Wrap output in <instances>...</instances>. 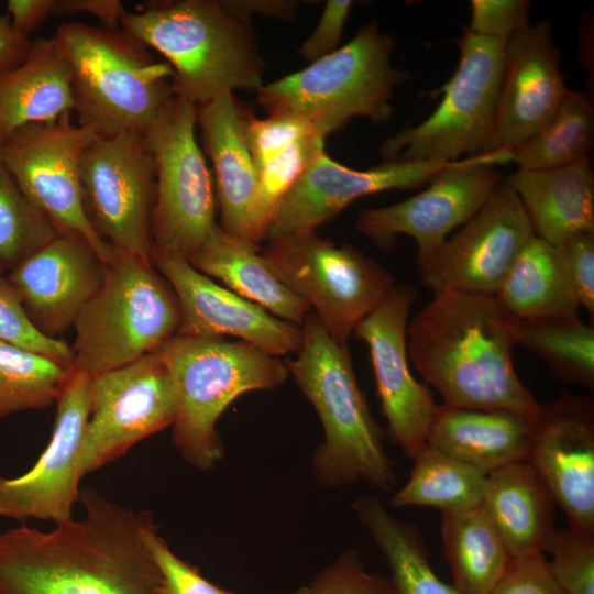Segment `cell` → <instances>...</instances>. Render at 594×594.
Returning <instances> with one entry per match:
<instances>
[{
  "label": "cell",
  "instance_id": "obj_1",
  "mask_svg": "<svg viewBox=\"0 0 594 594\" xmlns=\"http://www.w3.org/2000/svg\"><path fill=\"white\" fill-rule=\"evenodd\" d=\"M79 502V519L0 535V594H164L148 544L153 514L92 487L80 488Z\"/></svg>",
  "mask_w": 594,
  "mask_h": 594
},
{
  "label": "cell",
  "instance_id": "obj_2",
  "mask_svg": "<svg viewBox=\"0 0 594 594\" xmlns=\"http://www.w3.org/2000/svg\"><path fill=\"white\" fill-rule=\"evenodd\" d=\"M517 321L495 294L440 290L407 327L409 361L446 405L531 418L540 404L514 367Z\"/></svg>",
  "mask_w": 594,
  "mask_h": 594
},
{
  "label": "cell",
  "instance_id": "obj_3",
  "mask_svg": "<svg viewBox=\"0 0 594 594\" xmlns=\"http://www.w3.org/2000/svg\"><path fill=\"white\" fill-rule=\"evenodd\" d=\"M301 331L297 356L285 365L322 425L323 441L311 461L315 482L322 487L363 482L392 490L397 481L394 463L358 383L348 345L338 343L314 312Z\"/></svg>",
  "mask_w": 594,
  "mask_h": 594
},
{
  "label": "cell",
  "instance_id": "obj_4",
  "mask_svg": "<svg viewBox=\"0 0 594 594\" xmlns=\"http://www.w3.org/2000/svg\"><path fill=\"white\" fill-rule=\"evenodd\" d=\"M120 29L166 58L175 95L196 106L263 85L264 65L252 28L221 1L154 2L127 10Z\"/></svg>",
  "mask_w": 594,
  "mask_h": 594
},
{
  "label": "cell",
  "instance_id": "obj_5",
  "mask_svg": "<svg viewBox=\"0 0 594 594\" xmlns=\"http://www.w3.org/2000/svg\"><path fill=\"white\" fill-rule=\"evenodd\" d=\"M55 35L72 69L77 123L96 136L144 133L176 96L170 65L121 29L73 21Z\"/></svg>",
  "mask_w": 594,
  "mask_h": 594
},
{
  "label": "cell",
  "instance_id": "obj_6",
  "mask_svg": "<svg viewBox=\"0 0 594 594\" xmlns=\"http://www.w3.org/2000/svg\"><path fill=\"white\" fill-rule=\"evenodd\" d=\"M170 372L177 399L173 444L200 471L224 449L217 422L229 405L252 391L273 389L288 375L284 362L244 341L175 334L153 351Z\"/></svg>",
  "mask_w": 594,
  "mask_h": 594
},
{
  "label": "cell",
  "instance_id": "obj_7",
  "mask_svg": "<svg viewBox=\"0 0 594 594\" xmlns=\"http://www.w3.org/2000/svg\"><path fill=\"white\" fill-rule=\"evenodd\" d=\"M179 319L176 296L152 260L113 248L73 326L72 369L94 376L127 365L174 337Z\"/></svg>",
  "mask_w": 594,
  "mask_h": 594
},
{
  "label": "cell",
  "instance_id": "obj_8",
  "mask_svg": "<svg viewBox=\"0 0 594 594\" xmlns=\"http://www.w3.org/2000/svg\"><path fill=\"white\" fill-rule=\"evenodd\" d=\"M393 36L377 21L365 24L345 45L306 68L262 85L257 101L270 114L293 113L329 134L354 117L389 120L395 88L406 74L392 65Z\"/></svg>",
  "mask_w": 594,
  "mask_h": 594
},
{
  "label": "cell",
  "instance_id": "obj_9",
  "mask_svg": "<svg viewBox=\"0 0 594 594\" xmlns=\"http://www.w3.org/2000/svg\"><path fill=\"white\" fill-rule=\"evenodd\" d=\"M458 67L441 87L442 99L417 125L387 139L380 151L385 161L449 163L486 154L492 140L506 40L480 36L468 29L454 40Z\"/></svg>",
  "mask_w": 594,
  "mask_h": 594
},
{
  "label": "cell",
  "instance_id": "obj_10",
  "mask_svg": "<svg viewBox=\"0 0 594 594\" xmlns=\"http://www.w3.org/2000/svg\"><path fill=\"white\" fill-rule=\"evenodd\" d=\"M196 117L197 106L175 96L143 133L156 172L152 251L189 263L219 226L213 178L197 141Z\"/></svg>",
  "mask_w": 594,
  "mask_h": 594
},
{
  "label": "cell",
  "instance_id": "obj_11",
  "mask_svg": "<svg viewBox=\"0 0 594 594\" xmlns=\"http://www.w3.org/2000/svg\"><path fill=\"white\" fill-rule=\"evenodd\" d=\"M262 255L343 345L396 285L391 272L353 245L338 246L315 231L271 240Z\"/></svg>",
  "mask_w": 594,
  "mask_h": 594
},
{
  "label": "cell",
  "instance_id": "obj_12",
  "mask_svg": "<svg viewBox=\"0 0 594 594\" xmlns=\"http://www.w3.org/2000/svg\"><path fill=\"white\" fill-rule=\"evenodd\" d=\"M80 187L85 213L98 237L151 260L156 172L144 134L95 136L81 160Z\"/></svg>",
  "mask_w": 594,
  "mask_h": 594
},
{
  "label": "cell",
  "instance_id": "obj_13",
  "mask_svg": "<svg viewBox=\"0 0 594 594\" xmlns=\"http://www.w3.org/2000/svg\"><path fill=\"white\" fill-rule=\"evenodd\" d=\"M95 136L66 112L53 121L15 130L0 144V160L57 233L82 235L106 262L113 248L88 221L80 187L81 160Z\"/></svg>",
  "mask_w": 594,
  "mask_h": 594
},
{
  "label": "cell",
  "instance_id": "obj_14",
  "mask_svg": "<svg viewBox=\"0 0 594 594\" xmlns=\"http://www.w3.org/2000/svg\"><path fill=\"white\" fill-rule=\"evenodd\" d=\"M512 162L508 150L476 154L453 162L417 195L380 208L360 212L356 229L375 246L388 251L400 234L418 246L417 264L428 260L469 221L486 201L502 177L495 165Z\"/></svg>",
  "mask_w": 594,
  "mask_h": 594
},
{
  "label": "cell",
  "instance_id": "obj_15",
  "mask_svg": "<svg viewBox=\"0 0 594 594\" xmlns=\"http://www.w3.org/2000/svg\"><path fill=\"white\" fill-rule=\"evenodd\" d=\"M89 399L79 462L82 477L173 426L177 411L170 372L153 352L91 376Z\"/></svg>",
  "mask_w": 594,
  "mask_h": 594
},
{
  "label": "cell",
  "instance_id": "obj_16",
  "mask_svg": "<svg viewBox=\"0 0 594 594\" xmlns=\"http://www.w3.org/2000/svg\"><path fill=\"white\" fill-rule=\"evenodd\" d=\"M532 235L518 196L502 180L457 233L417 264L421 283L433 293L496 294Z\"/></svg>",
  "mask_w": 594,
  "mask_h": 594
},
{
  "label": "cell",
  "instance_id": "obj_17",
  "mask_svg": "<svg viewBox=\"0 0 594 594\" xmlns=\"http://www.w3.org/2000/svg\"><path fill=\"white\" fill-rule=\"evenodd\" d=\"M91 375L72 369L55 399L56 416L48 444L35 464L18 477L0 476V516L54 525L74 519L80 497L81 446L90 413Z\"/></svg>",
  "mask_w": 594,
  "mask_h": 594
},
{
  "label": "cell",
  "instance_id": "obj_18",
  "mask_svg": "<svg viewBox=\"0 0 594 594\" xmlns=\"http://www.w3.org/2000/svg\"><path fill=\"white\" fill-rule=\"evenodd\" d=\"M417 290L395 285L354 331L369 346L377 395L392 441L414 460L427 446L438 408L428 386L411 373L407 327Z\"/></svg>",
  "mask_w": 594,
  "mask_h": 594
},
{
  "label": "cell",
  "instance_id": "obj_19",
  "mask_svg": "<svg viewBox=\"0 0 594 594\" xmlns=\"http://www.w3.org/2000/svg\"><path fill=\"white\" fill-rule=\"evenodd\" d=\"M526 461L569 527L594 535V402L562 392L530 420Z\"/></svg>",
  "mask_w": 594,
  "mask_h": 594
},
{
  "label": "cell",
  "instance_id": "obj_20",
  "mask_svg": "<svg viewBox=\"0 0 594 594\" xmlns=\"http://www.w3.org/2000/svg\"><path fill=\"white\" fill-rule=\"evenodd\" d=\"M151 260L176 296L180 316L176 334L235 337L277 358L299 351L301 327L220 286L183 257L152 251Z\"/></svg>",
  "mask_w": 594,
  "mask_h": 594
},
{
  "label": "cell",
  "instance_id": "obj_21",
  "mask_svg": "<svg viewBox=\"0 0 594 594\" xmlns=\"http://www.w3.org/2000/svg\"><path fill=\"white\" fill-rule=\"evenodd\" d=\"M452 163L394 160L358 170L322 151L278 204L265 239L315 231L359 198L385 190L422 187Z\"/></svg>",
  "mask_w": 594,
  "mask_h": 594
},
{
  "label": "cell",
  "instance_id": "obj_22",
  "mask_svg": "<svg viewBox=\"0 0 594 594\" xmlns=\"http://www.w3.org/2000/svg\"><path fill=\"white\" fill-rule=\"evenodd\" d=\"M105 262L87 239L57 233L13 268L6 280L18 295L34 327L57 339L74 326L99 289Z\"/></svg>",
  "mask_w": 594,
  "mask_h": 594
},
{
  "label": "cell",
  "instance_id": "obj_23",
  "mask_svg": "<svg viewBox=\"0 0 594 594\" xmlns=\"http://www.w3.org/2000/svg\"><path fill=\"white\" fill-rule=\"evenodd\" d=\"M548 21L528 25L506 44L492 140L486 153L512 151L557 112L568 91Z\"/></svg>",
  "mask_w": 594,
  "mask_h": 594
},
{
  "label": "cell",
  "instance_id": "obj_24",
  "mask_svg": "<svg viewBox=\"0 0 594 594\" xmlns=\"http://www.w3.org/2000/svg\"><path fill=\"white\" fill-rule=\"evenodd\" d=\"M245 116L233 94H223L197 106L196 123L213 167L220 228L256 243L253 218L258 177L245 140Z\"/></svg>",
  "mask_w": 594,
  "mask_h": 594
},
{
  "label": "cell",
  "instance_id": "obj_25",
  "mask_svg": "<svg viewBox=\"0 0 594 594\" xmlns=\"http://www.w3.org/2000/svg\"><path fill=\"white\" fill-rule=\"evenodd\" d=\"M505 183L518 196L536 237L558 245L576 233L594 232L588 157L554 168H518Z\"/></svg>",
  "mask_w": 594,
  "mask_h": 594
},
{
  "label": "cell",
  "instance_id": "obj_26",
  "mask_svg": "<svg viewBox=\"0 0 594 594\" xmlns=\"http://www.w3.org/2000/svg\"><path fill=\"white\" fill-rule=\"evenodd\" d=\"M73 110L72 69L55 34L33 41L23 62L0 74V144L24 125Z\"/></svg>",
  "mask_w": 594,
  "mask_h": 594
},
{
  "label": "cell",
  "instance_id": "obj_27",
  "mask_svg": "<svg viewBox=\"0 0 594 594\" xmlns=\"http://www.w3.org/2000/svg\"><path fill=\"white\" fill-rule=\"evenodd\" d=\"M531 418L505 410L438 405L427 446L488 474L526 461Z\"/></svg>",
  "mask_w": 594,
  "mask_h": 594
},
{
  "label": "cell",
  "instance_id": "obj_28",
  "mask_svg": "<svg viewBox=\"0 0 594 594\" xmlns=\"http://www.w3.org/2000/svg\"><path fill=\"white\" fill-rule=\"evenodd\" d=\"M554 501L527 461L487 474L483 508L513 558L543 553L554 527Z\"/></svg>",
  "mask_w": 594,
  "mask_h": 594
},
{
  "label": "cell",
  "instance_id": "obj_29",
  "mask_svg": "<svg viewBox=\"0 0 594 594\" xmlns=\"http://www.w3.org/2000/svg\"><path fill=\"white\" fill-rule=\"evenodd\" d=\"M260 251V244L218 226L190 264L273 316L301 327L310 307L276 276Z\"/></svg>",
  "mask_w": 594,
  "mask_h": 594
},
{
  "label": "cell",
  "instance_id": "obj_30",
  "mask_svg": "<svg viewBox=\"0 0 594 594\" xmlns=\"http://www.w3.org/2000/svg\"><path fill=\"white\" fill-rule=\"evenodd\" d=\"M352 509L384 556L396 594H460L432 569L424 537L415 525L396 518L373 495L356 497Z\"/></svg>",
  "mask_w": 594,
  "mask_h": 594
},
{
  "label": "cell",
  "instance_id": "obj_31",
  "mask_svg": "<svg viewBox=\"0 0 594 594\" xmlns=\"http://www.w3.org/2000/svg\"><path fill=\"white\" fill-rule=\"evenodd\" d=\"M516 320L579 315L558 250L532 235L495 294Z\"/></svg>",
  "mask_w": 594,
  "mask_h": 594
},
{
  "label": "cell",
  "instance_id": "obj_32",
  "mask_svg": "<svg viewBox=\"0 0 594 594\" xmlns=\"http://www.w3.org/2000/svg\"><path fill=\"white\" fill-rule=\"evenodd\" d=\"M441 539L460 594H490L513 557L483 506L441 514Z\"/></svg>",
  "mask_w": 594,
  "mask_h": 594
},
{
  "label": "cell",
  "instance_id": "obj_33",
  "mask_svg": "<svg viewBox=\"0 0 594 594\" xmlns=\"http://www.w3.org/2000/svg\"><path fill=\"white\" fill-rule=\"evenodd\" d=\"M413 461L407 482L391 498L394 507L425 506L455 514L483 504L487 474L429 446Z\"/></svg>",
  "mask_w": 594,
  "mask_h": 594
},
{
  "label": "cell",
  "instance_id": "obj_34",
  "mask_svg": "<svg viewBox=\"0 0 594 594\" xmlns=\"http://www.w3.org/2000/svg\"><path fill=\"white\" fill-rule=\"evenodd\" d=\"M516 344L532 351L558 378L594 387V328L579 315L518 320Z\"/></svg>",
  "mask_w": 594,
  "mask_h": 594
},
{
  "label": "cell",
  "instance_id": "obj_35",
  "mask_svg": "<svg viewBox=\"0 0 594 594\" xmlns=\"http://www.w3.org/2000/svg\"><path fill=\"white\" fill-rule=\"evenodd\" d=\"M594 111L590 97L569 90L553 117L512 150V162L522 169H547L588 157L593 145Z\"/></svg>",
  "mask_w": 594,
  "mask_h": 594
},
{
  "label": "cell",
  "instance_id": "obj_36",
  "mask_svg": "<svg viewBox=\"0 0 594 594\" xmlns=\"http://www.w3.org/2000/svg\"><path fill=\"white\" fill-rule=\"evenodd\" d=\"M70 370L44 355L0 341V419L55 403Z\"/></svg>",
  "mask_w": 594,
  "mask_h": 594
},
{
  "label": "cell",
  "instance_id": "obj_37",
  "mask_svg": "<svg viewBox=\"0 0 594 594\" xmlns=\"http://www.w3.org/2000/svg\"><path fill=\"white\" fill-rule=\"evenodd\" d=\"M56 234L0 160V268L10 271Z\"/></svg>",
  "mask_w": 594,
  "mask_h": 594
},
{
  "label": "cell",
  "instance_id": "obj_38",
  "mask_svg": "<svg viewBox=\"0 0 594 594\" xmlns=\"http://www.w3.org/2000/svg\"><path fill=\"white\" fill-rule=\"evenodd\" d=\"M326 135H307L277 153L257 168L258 186L253 230L256 243L265 239L266 228L286 193L299 176L324 151Z\"/></svg>",
  "mask_w": 594,
  "mask_h": 594
},
{
  "label": "cell",
  "instance_id": "obj_39",
  "mask_svg": "<svg viewBox=\"0 0 594 594\" xmlns=\"http://www.w3.org/2000/svg\"><path fill=\"white\" fill-rule=\"evenodd\" d=\"M543 553L565 594H594V535L574 528L556 529Z\"/></svg>",
  "mask_w": 594,
  "mask_h": 594
},
{
  "label": "cell",
  "instance_id": "obj_40",
  "mask_svg": "<svg viewBox=\"0 0 594 594\" xmlns=\"http://www.w3.org/2000/svg\"><path fill=\"white\" fill-rule=\"evenodd\" d=\"M0 341L44 355L67 370L73 367L72 346L59 339L42 334L34 327L18 295L1 275Z\"/></svg>",
  "mask_w": 594,
  "mask_h": 594
},
{
  "label": "cell",
  "instance_id": "obj_41",
  "mask_svg": "<svg viewBox=\"0 0 594 594\" xmlns=\"http://www.w3.org/2000/svg\"><path fill=\"white\" fill-rule=\"evenodd\" d=\"M244 132L256 170L277 153L307 135H329L320 125L293 113L270 114L266 119L246 114Z\"/></svg>",
  "mask_w": 594,
  "mask_h": 594
},
{
  "label": "cell",
  "instance_id": "obj_42",
  "mask_svg": "<svg viewBox=\"0 0 594 594\" xmlns=\"http://www.w3.org/2000/svg\"><path fill=\"white\" fill-rule=\"evenodd\" d=\"M307 594H396L389 579L365 570L360 554L345 549L307 585Z\"/></svg>",
  "mask_w": 594,
  "mask_h": 594
},
{
  "label": "cell",
  "instance_id": "obj_43",
  "mask_svg": "<svg viewBox=\"0 0 594 594\" xmlns=\"http://www.w3.org/2000/svg\"><path fill=\"white\" fill-rule=\"evenodd\" d=\"M148 544L164 594H235L211 583L195 566L177 557L158 530L152 534Z\"/></svg>",
  "mask_w": 594,
  "mask_h": 594
},
{
  "label": "cell",
  "instance_id": "obj_44",
  "mask_svg": "<svg viewBox=\"0 0 594 594\" xmlns=\"http://www.w3.org/2000/svg\"><path fill=\"white\" fill-rule=\"evenodd\" d=\"M470 6L466 29L476 35L508 41L529 25L531 4L527 0H472Z\"/></svg>",
  "mask_w": 594,
  "mask_h": 594
},
{
  "label": "cell",
  "instance_id": "obj_45",
  "mask_svg": "<svg viewBox=\"0 0 594 594\" xmlns=\"http://www.w3.org/2000/svg\"><path fill=\"white\" fill-rule=\"evenodd\" d=\"M579 306L594 315V232H580L556 245Z\"/></svg>",
  "mask_w": 594,
  "mask_h": 594
},
{
  "label": "cell",
  "instance_id": "obj_46",
  "mask_svg": "<svg viewBox=\"0 0 594 594\" xmlns=\"http://www.w3.org/2000/svg\"><path fill=\"white\" fill-rule=\"evenodd\" d=\"M490 594H565L556 582L544 553L513 558Z\"/></svg>",
  "mask_w": 594,
  "mask_h": 594
},
{
  "label": "cell",
  "instance_id": "obj_47",
  "mask_svg": "<svg viewBox=\"0 0 594 594\" xmlns=\"http://www.w3.org/2000/svg\"><path fill=\"white\" fill-rule=\"evenodd\" d=\"M352 6L351 0L326 2L317 26L299 51L307 62L312 63L338 48Z\"/></svg>",
  "mask_w": 594,
  "mask_h": 594
},
{
  "label": "cell",
  "instance_id": "obj_48",
  "mask_svg": "<svg viewBox=\"0 0 594 594\" xmlns=\"http://www.w3.org/2000/svg\"><path fill=\"white\" fill-rule=\"evenodd\" d=\"M127 9L120 0H55L53 15L69 16L85 13L95 16L102 26L120 30Z\"/></svg>",
  "mask_w": 594,
  "mask_h": 594
},
{
  "label": "cell",
  "instance_id": "obj_49",
  "mask_svg": "<svg viewBox=\"0 0 594 594\" xmlns=\"http://www.w3.org/2000/svg\"><path fill=\"white\" fill-rule=\"evenodd\" d=\"M55 0H9L7 15L15 32L30 38L51 15Z\"/></svg>",
  "mask_w": 594,
  "mask_h": 594
},
{
  "label": "cell",
  "instance_id": "obj_50",
  "mask_svg": "<svg viewBox=\"0 0 594 594\" xmlns=\"http://www.w3.org/2000/svg\"><path fill=\"white\" fill-rule=\"evenodd\" d=\"M221 3L231 15L244 22H250V16L254 13L287 19L298 7L296 1L283 0H231Z\"/></svg>",
  "mask_w": 594,
  "mask_h": 594
},
{
  "label": "cell",
  "instance_id": "obj_51",
  "mask_svg": "<svg viewBox=\"0 0 594 594\" xmlns=\"http://www.w3.org/2000/svg\"><path fill=\"white\" fill-rule=\"evenodd\" d=\"M32 42L15 32L8 15L0 13V74L23 62Z\"/></svg>",
  "mask_w": 594,
  "mask_h": 594
},
{
  "label": "cell",
  "instance_id": "obj_52",
  "mask_svg": "<svg viewBox=\"0 0 594 594\" xmlns=\"http://www.w3.org/2000/svg\"><path fill=\"white\" fill-rule=\"evenodd\" d=\"M292 594H307V586H301Z\"/></svg>",
  "mask_w": 594,
  "mask_h": 594
},
{
  "label": "cell",
  "instance_id": "obj_53",
  "mask_svg": "<svg viewBox=\"0 0 594 594\" xmlns=\"http://www.w3.org/2000/svg\"><path fill=\"white\" fill-rule=\"evenodd\" d=\"M2 272H3V271L0 268V275L2 274Z\"/></svg>",
  "mask_w": 594,
  "mask_h": 594
}]
</instances>
